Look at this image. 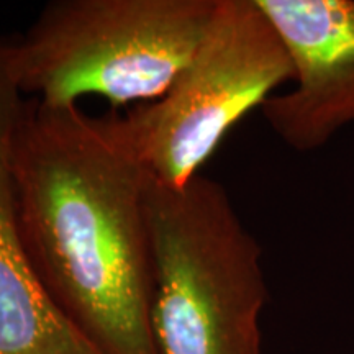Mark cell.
Listing matches in <instances>:
<instances>
[{
    "label": "cell",
    "instance_id": "obj_3",
    "mask_svg": "<svg viewBox=\"0 0 354 354\" xmlns=\"http://www.w3.org/2000/svg\"><path fill=\"white\" fill-rule=\"evenodd\" d=\"M216 0H56L8 41L21 94L48 105L102 97L113 109L169 91L201 41Z\"/></svg>",
    "mask_w": 354,
    "mask_h": 354
},
{
    "label": "cell",
    "instance_id": "obj_2",
    "mask_svg": "<svg viewBox=\"0 0 354 354\" xmlns=\"http://www.w3.org/2000/svg\"><path fill=\"white\" fill-rule=\"evenodd\" d=\"M158 354H263V250L223 185L198 174L172 187L149 174Z\"/></svg>",
    "mask_w": 354,
    "mask_h": 354
},
{
    "label": "cell",
    "instance_id": "obj_4",
    "mask_svg": "<svg viewBox=\"0 0 354 354\" xmlns=\"http://www.w3.org/2000/svg\"><path fill=\"white\" fill-rule=\"evenodd\" d=\"M292 79L289 55L258 2L216 0L169 91L127 113L146 169L161 184H187L227 133Z\"/></svg>",
    "mask_w": 354,
    "mask_h": 354
},
{
    "label": "cell",
    "instance_id": "obj_1",
    "mask_svg": "<svg viewBox=\"0 0 354 354\" xmlns=\"http://www.w3.org/2000/svg\"><path fill=\"white\" fill-rule=\"evenodd\" d=\"M12 169L25 250L53 304L100 354H158L149 172L127 115L24 100Z\"/></svg>",
    "mask_w": 354,
    "mask_h": 354
},
{
    "label": "cell",
    "instance_id": "obj_5",
    "mask_svg": "<svg viewBox=\"0 0 354 354\" xmlns=\"http://www.w3.org/2000/svg\"><path fill=\"white\" fill-rule=\"evenodd\" d=\"M294 71V87L259 110L299 153L317 151L354 123V0H256Z\"/></svg>",
    "mask_w": 354,
    "mask_h": 354
},
{
    "label": "cell",
    "instance_id": "obj_6",
    "mask_svg": "<svg viewBox=\"0 0 354 354\" xmlns=\"http://www.w3.org/2000/svg\"><path fill=\"white\" fill-rule=\"evenodd\" d=\"M24 100L0 41V354H100L53 304L25 250L12 169Z\"/></svg>",
    "mask_w": 354,
    "mask_h": 354
}]
</instances>
